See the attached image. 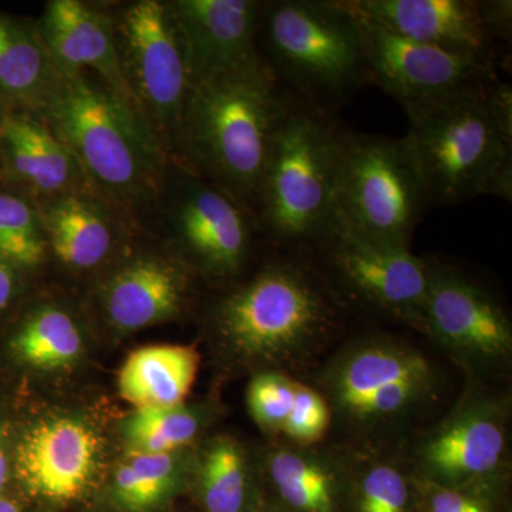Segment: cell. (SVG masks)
<instances>
[{"mask_svg": "<svg viewBox=\"0 0 512 512\" xmlns=\"http://www.w3.org/2000/svg\"><path fill=\"white\" fill-rule=\"evenodd\" d=\"M349 12L362 36L369 82L399 101L407 116L487 89L498 80L495 57L414 42Z\"/></svg>", "mask_w": 512, "mask_h": 512, "instance_id": "9", "label": "cell"}, {"mask_svg": "<svg viewBox=\"0 0 512 512\" xmlns=\"http://www.w3.org/2000/svg\"><path fill=\"white\" fill-rule=\"evenodd\" d=\"M338 305L315 272L295 261L266 265L225 296L215 323L231 348L254 360L291 362L335 328Z\"/></svg>", "mask_w": 512, "mask_h": 512, "instance_id": "5", "label": "cell"}, {"mask_svg": "<svg viewBox=\"0 0 512 512\" xmlns=\"http://www.w3.org/2000/svg\"><path fill=\"white\" fill-rule=\"evenodd\" d=\"M259 53L286 92L330 113L370 84L362 36L342 0L262 2Z\"/></svg>", "mask_w": 512, "mask_h": 512, "instance_id": "3", "label": "cell"}, {"mask_svg": "<svg viewBox=\"0 0 512 512\" xmlns=\"http://www.w3.org/2000/svg\"><path fill=\"white\" fill-rule=\"evenodd\" d=\"M313 248L357 302L426 330L427 262L409 248L360 237L338 222Z\"/></svg>", "mask_w": 512, "mask_h": 512, "instance_id": "11", "label": "cell"}, {"mask_svg": "<svg viewBox=\"0 0 512 512\" xmlns=\"http://www.w3.org/2000/svg\"><path fill=\"white\" fill-rule=\"evenodd\" d=\"M295 101L265 62L195 84L174 163L220 185L254 212L275 138Z\"/></svg>", "mask_w": 512, "mask_h": 512, "instance_id": "1", "label": "cell"}, {"mask_svg": "<svg viewBox=\"0 0 512 512\" xmlns=\"http://www.w3.org/2000/svg\"><path fill=\"white\" fill-rule=\"evenodd\" d=\"M478 12L487 35L495 40L510 42L512 33L511 0H477Z\"/></svg>", "mask_w": 512, "mask_h": 512, "instance_id": "33", "label": "cell"}, {"mask_svg": "<svg viewBox=\"0 0 512 512\" xmlns=\"http://www.w3.org/2000/svg\"><path fill=\"white\" fill-rule=\"evenodd\" d=\"M0 153L2 181L28 191L36 201L94 190L72 151L33 111L0 106Z\"/></svg>", "mask_w": 512, "mask_h": 512, "instance_id": "16", "label": "cell"}, {"mask_svg": "<svg viewBox=\"0 0 512 512\" xmlns=\"http://www.w3.org/2000/svg\"><path fill=\"white\" fill-rule=\"evenodd\" d=\"M121 74L137 113L174 163L188 94L190 66L183 32L170 2L110 5Z\"/></svg>", "mask_w": 512, "mask_h": 512, "instance_id": "6", "label": "cell"}, {"mask_svg": "<svg viewBox=\"0 0 512 512\" xmlns=\"http://www.w3.org/2000/svg\"><path fill=\"white\" fill-rule=\"evenodd\" d=\"M503 426L490 414L473 412L451 421L423 448L430 473L446 480H467L490 473L504 453Z\"/></svg>", "mask_w": 512, "mask_h": 512, "instance_id": "22", "label": "cell"}, {"mask_svg": "<svg viewBox=\"0 0 512 512\" xmlns=\"http://www.w3.org/2000/svg\"><path fill=\"white\" fill-rule=\"evenodd\" d=\"M183 32L191 87L264 62L258 0H170Z\"/></svg>", "mask_w": 512, "mask_h": 512, "instance_id": "12", "label": "cell"}, {"mask_svg": "<svg viewBox=\"0 0 512 512\" xmlns=\"http://www.w3.org/2000/svg\"><path fill=\"white\" fill-rule=\"evenodd\" d=\"M200 419L187 407H147L137 409L123 424L131 451L173 454L197 436Z\"/></svg>", "mask_w": 512, "mask_h": 512, "instance_id": "27", "label": "cell"}, {"mask_svg": "<svg viewBox=\"0 0 512 512\" xmlns=\"http://www.w3.org/2000/svg\"><path fill=\"white\" fill-rule=\"evenodd\" d=\"M83 339L76 320L66 309L43 303L26 316L12 348L16 355L39 369L72 365L82 352Z\"/></svg>", "mask_w": 512, "mask_h": 512, "instance_id": "24", "label": "cell"}, {"mask_svg": "<svg viewBox=\"0 0 512 512\" xmlns=\"http://www.w3.org/2000/svg\"><path fill=\"white\" fill-rule=\"evenodd\" d=\"M164 195L165 227L184 254L207 274H238L259 229L254 212L231 192L181 164H170Z\"/></svg>", "mask_w": 512, "mask_h": 512, "instance_id": "10", "label": "cell"}, {"mask_svg": "<svg viewBox=\"0 0 512 512\" xmlns=\"http://www.w3.org/2000/svg\"><path fill=\"white\" fill-rule=\"evenodd\" d=\"M99 457L100 439L89 424L57 417L26 431L16 451V473L36 497L69 503L92 483Z\"/></svg>", "mask_w": 512, "mask_h": 512, "instance_id": "14", "label": "cell"}, {"mask_svg": "<svg viewBox=\"0 0 512 512\" xmlns=\"http://www.w3.org/2000/svg\"><path fill=\"white\" fill-rule=\"evenodd\" d=\"M9 480V458L6 448L5 430L0 426V494L5 490Z\"/></svg>", "mask_w": 512, "mask_h": 512, "instance_id": "37", "label": "cell"}, {"mask_svg": "<svg viewBox=\"0 0 512 512\" xmlns=\"http://www.w3.org/2000/svg\"><path fill=\"white\" fill-rule=\"evenodd\" d=\"M47 255L46 232L36 198L0 181V259L22 272L42 265Z\"/></svg>", "mask_w": 512, "mask_h": 512, "instance_id": "25", "label": "cell"}, {"mask_svg": "<svg viewBox=\"0 0 512 512\" xmlns=\"http://www.w3.org/2000/svg\"><path fill=\"white\" fill-rule=\"evenodd\" d=\"M0 512H22L13 501L0 497Z\"/></svg>", "mask_w": 512, "mask_h": 512, "instance_id": "38", "label": "cell"}, {"mask_svg": "<svg viewBox=\"0 0 512 512\" xmlns=\"http://www.w3.org/2000/svg\"><path fill=\"white\" fill-rule=\"evenodd\" d=\"M488 87L409 116L404 140L419 165L431 205L448 207L487 194L494 175L512 164V144L485 103Z\"/></svg>", "mask_w": 512, "mask_h": 512, "instance_id": "8", "label": "cell"}, {"mask_svg": "<svg viewBox=\"0 0 512 512\" xmlns=\"http://www.w3.org/2000/svg\"><path fill=\"white\" fill-rule=\"evenodd\" d=\"M430 379L429 362L419 353L393 345H373L353 353L338 367L333 393L339 406L352 414L387 387L407 380Z\"/></svg>", "mask_w": 512, "mask_h": 512, "instance_id": "23", "label": "cell"}, {"mask_svg": "<svg viewBox=\"0 0 512 512\" xmlns=\"http://www.w3.org/2000/svg\"><path fill=\"white\" fill-rule=\"evenodd\" d=\"M60 80L35 20L0 10V106L39 113Z\"/></svg>", "mask_w": 512, "mask_h": 512, "instance_id": "20", "label": "cell"}, {"mask_svg": "<svg viewBox=\"0 0 512 512\" xmlns=\"http://www.w3.org/2000/svg\"><path fill=\"white\" fill-rule=\"evenodd\" d=\"M409 491L396 468L377 466L367 471L359 495V512H406Z\"/></svg>", "mask_w": 512, "mask_h": 512, "instance_id": "31", "label": "cell"}, {"mask_svg": "<svg viewBox=\"0 0 512 512\" xmlns=\"http://www.w3.org/2000/svg\"><path fill=\"white\" fill-rule=\"evenodd\" d=\"M269 470L279 494L296 510L333 511V480L322 464L292 451H278Z\"/></svg>", "mask_w": 512, "mask_h": 512, "instance_id": "29", "label": "cell"}, {"mask_svg": "<svg viewBox=\"0 0 512 512\" xmlns=\"http://www.w3.org/2000/svg\"><path fill=\"white\" fill-rule=\"evenodd\" d=\"M47 248L77 271L99 268L117 248L131 214L96 190L67 192L37 201Z\"/></svg>", "mask_w": 512, "mask_h": 512, "instance_id": "17", "label": "cell"}, {"mask_svg": "<svg viewBox=\"0 0 512 512\" xmlns=\"http://www.w3.org/2000/svg\"><path fill=\"white\" fill-rule=\"evenodd\" d=\"M188 288L190 276L177 259L140 254L117 266L101 285V309L114 328L133 332L178 315Z\"/></svg>", "mask_w": 512, "mask_h": 512, "instance_id": "19", "label": "cell"}, {"mask_svg": "<svg viewBox=\"0 0 512 512\" xmlns=\"http://www.w3.org/2000/svg\"><path fill=\"white\" fill-rule=\"evenodd\" d=\"M296 383L276 373L256 376L249 384L248 406L252 417L266 430H282L293 400Z\"/></svg>", "mask_w": 512, "mask_h": 512, "instance_id": "30", "label": "cell"}, {"mask_svg": "<svg viewBox=\"0 0 512 512\" xmlns=\"http://www.w3.org/2000/svg\"><path fill=\"white\" fill-rule=\"evenodd\" d=\"M335 207L349 231L409 248L431 200L406 140L346 133Z\"/></svg>", "mask_w": 512, "mask_h": 512, "instance_id": "7", "label": "cell"}, {"mask_svg": "<svg viewBox=\"0 0 512 512\" xmlns=\"http://www.w3.org/2000/svg\"><path fill=\"white\" fill-rule=\"evenodd\" d=\"M200 356L183 345H151L131 353L121 367L119 390L137 409L181 406L197 377Z\"/></svg>", "mask_w": 512, "mask_h": 512, "instance_id": "21", "label": "cell"}, {"mask_svg": "<svg viewBox=\"0 0 512 512\" xmlns=\"http://www.w3.org/2000/svg\"><path fill=\"white\" fill-rule=\"evenodd\" d=\"M363 19L448 52L495 57L477 0H342Z\"/></svg>", "mask_w": 512, "mask_h": 512, "instance_id": "18", "label": "cell"}, {"mask_svg": "<svg viewBox=\"0 0 512 512\" xmlns=\"http://www.w3.org/2000/svg\"><path fill=\"white\" fill-rule=\"evenodd\" d=\"M430 508L431 512H488L477 498L440 487L431 495Z\"/></svg>", "mask_w": 512, "mask_h": 512, "instance_id": "35", "label": "cell"}, {"mask_svg": "<svg viewBox=\"0 0 512 512\" xmlns=\"http://www.w3.org/2000/svg\"><path fill=\"white\" fill-rule=\"evenodd\" d=\"M37 114L72 151L94 190L131 215L160 202L170 158L137 111L99 79L62 74Z\"/></svg>", "mask_w": 512, "mask_h": 512, "instance_id": "2", "label": "cell"}, {"mask_svg": "<svg viewBox=\"0 0 512 512\" xmlns=\"http://www.w3.org/2000/svg\"><path fill=\"white\" fill-rule=\"evenodd\" d=\"M348 131L295 101L279 130L254 208L259 231L288 247H315L336 222V184Z\"/></svg>", "mask_w": 512, "mask_h": 512, "instance_id": "4", "label": "cell"}, {"mask_svg": "<svg viewBox=\"0 0 512 512\" xmlns=\"http://www.w3.org/2000/svg\"><path fill=\"white\" fill-rule=\"evenodd\" d=\"M19 269L0 259V313L15 301L19 291Z\"/></svg>", "mask_w": 512, "mask_h": 512, "instance_id": "36", "label": "cell"}, {"mask_svg": "<svg viewBox=\"0 0 512 512\" xmlns=\"http://www.w3.org/2000/svg\"><path fill=\"white\" fill-rule=\"evenodd\" d=\"M426 332L464 356L481 360L507 357L512 333L507 313L470 279L427 264Z\"/></svg>", "mask_w": 512, "mask_h": 512, "instance_id": "13", "label": "cell"}, {"mask_svg": "<svg viewBox=\"0 0 512 512\" xmlns=\"http://www.w3.org/2000/svg\"><path fill=\"white\" fill-rule=\"evenodd\" d=\"M330 413L328 404L320 394L296 384L295 400L282 431L298 443H315L328 430Z\"/></svg>", "mask_w": 512, "mask_h": 512, "instance_id": "32", "label": "cell"}, {"mask_svg": "<svg viewBox=\"0 0 512 512\" xmlns=\"http://www.w3.org/2000/svg\"><path fill=\"white\" fill-rule=\"evenodd\" d=\"M485 103L505 140L512 144V89L510 84L494 82L485 93Z\"/></svg>", "mask_w": 512, "mask_h": 512, "instance_id": "34", "label": "cell"}, {"mask_svg": "<svg viewBox=\"0 0 512 512\" xmlns=\"http://www.w3.org/2000/svg\"><path fill=\"white\" fill-rule=\"evenodd\" d=\"M247 461L231 439L215 441L202 460L201 495L208 512H241L247 498Z\"/></svg>", "mask_w": 512, "mask_h": 512, "instance_id": "28", "label": "cell"}, {"mask_svg": "<svg viewBox=\"0 0 512 512\" xmlns=\"http://www.w3.org/2000/svg\"><path fill=\"white\" fill-rule=\"evenodd\" d=\"M35 23L47 53L63 76L92 74L136 110L121 74L109 3L50 0Z\"/></svg>", "mask_w": 512, "mask_h": 512, "instance_id": "15", "label": "cell"}, {"mask_svg": "<svg viewBox=\"0 0 512 512\" xmlns=\"http://www.w3.org/2000/svg\"><path fill=\"white\" fill-rule=\"evenodd\" d=\"M177 474L173 454L130 451L114 474V498L128 511L151 510L173 491Z\"/></svg>", "mask_w": 512, "mask_h": 512, "instance_id": "26", "label": "cell"}, {"mask_svg": "<svg viewBox=\"0 0 512 512\" xmlns=\"http://www.w3.org/2000/svg\"><path fill=\"white\" fill-rule=\"evenodd\" d=\"M3 180V158L2 153H0V181Z\"/></svg>", "mask_w": 512, "mask_h": 512, "instance_id": "39", "label": "cell"}]
</instances>
